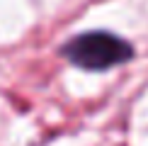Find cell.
Returning a JSON list of instances; mask_svg holds the SVG:
<instances>
[{"label":"cell","mask_w":148,"mask_h":146,"mask_svg":"<svg viewBox=\"0 0 148 146\" xmlns=\"http://www.w3.org/2000/svg\"><path fill=\"white\" fill-rule=\"evenodd\" d=\"M61 56L83 71H109L134 59V46L112 32H83L61 46Z\"/></svg>","instance_id":"obj_1"}]
</instances>
